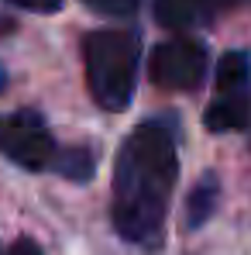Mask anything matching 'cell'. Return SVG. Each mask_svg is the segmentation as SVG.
<instances>
[{"label": "cell", "mask_w": 251, "mask_h": 255, "mask_svg": "<svg viewBox=\"0 0 251 255\" xmlns=\"http://www.w3.org/2000/svg\"><path fill=\"white\" fill-rule=\"evenodd\" d=\"M7 255H42V249L31 242V238H17L14 245H10V252Z\"/></svg>", "instance_id": "7c38bea8"}, {"label": "cell", "mask_w": 251, "mask_h": 255, "mask_svg": "<svg viewBox=\"0 0 251 255\" xmlns=\"http://www.w3.org/2000/svg\"><path fill=\"white\" fill-rule=\"evenodd\" d=\"M175 179H179L175 121L155 118L138 125L121 145L114 166L110 221L124 242L141 249H155L162 242Z\"/></svg>", "instance_id": "6da1fadb"}, {"label": "cell", "mask_w": 251, "mask_h": 255, "mask_svg": "<svg viewBox=\"0 0 251 255\" xmlns=\"http://www.w3.org/2000/svg\"><path fill=\"white\" fill-rule=\"evenodd\" d=\"M7 3H14L21 10H35V14H55L62 7V0H7Z\"/></svg>", "instance_id": "8fae6325"}, {"label": "cell", "mask_w": 251, "mask_h": 255, "mask_svg": "<svg viewBox=\"0 0 251 255\" xmlns=\"http://www.w3.org/2000/svg\"><path fill=\"white\" fill-rule=\"evenodd\" d=\"M3 83H7V73H3V69H0V90H3Z\"/></svg>", "instance_id": "5bb4252c"}, {"label": "cell", "mask_w": 251, "mask_h": 255, "mask_svg": "<svg viewBox=\"0 0 251 255\" xmlns=\"http://www.w3.org/2000/svg\"><path fill=\"white\" fill-rule=\"evenodd\" d=\"M55 166H59L62 176H69V179H86L93 172V155L86 148H66V152L55 155Z\"/></svg>", "instance_id": "9c48e42d"}, {"label": "cell", "mask_w": 251, "mask_h": 255, "mask_svg": "<svg viewBox=\"0 0 251 255\" xmlns=\"http://www.w3.org/2000/svg\"><path fill=\"white\" fill-rule=\"evenodd\" d=\"M0 155H7L28 172H42L55 166L59 148L42 114L14 111V114H0Z\"/></svg>", "instance_id": "3957f363"}, {"label": "cell", "mask_w": 251, "mask_h": 255, "mask_svg": "<svg viewBox=\"0 0 251 255\" xmlns=\"http://www.w3.org/2000/svg\"><path fill=\"white\" fill-rule=\"evenodd\" d=\"M86 7L100 10V14H110V17H121V14H131L138 0H83Z\"/></svg>", "instance_id": "30bf717a"}, {"label": "cell", "mask_w": 251, "mask_h": 255, "mask_svg": "<svg viewBox=\"0 0 251 255\" xmlns=\"http://www.w3.org/2000/svg\"><path fill=\"white\" fill-rule=\"evenodd\" d=\"M210 7H213V14L217 10H224V7H238V3H245V0H207Z\"/></svg>", "instance_id": "4fadbf2b"}, {"label": "cell", "mask_w": 251, "mask_h": 255, "mask_svg": "<svg viewBox=\"0 0 251 255\" xmlns=\"http://www.w3.org/2000/svg\"><path fill=\"white\" fill-rule=\"evenodd\" d=\"M155 17L172 31H186L200 21L213 17V7L207 0H155Z\"/></svg>", "instance_id": "8992f818"}, {"label": "cell", "mask_w": 251, "mask_h": 255, "mask_svg": "<svg viewBox=\"0 0 251 255\" xmlns=\"http://www.w3.org/2000/svg\"><path fill=\"white\" fill-rule=\"evenodd\" d=\"M227 90H248V55L245 52H227L217 66V93Z\"/></svg>", "instance_id": "52a82bcc"}, {"label": "cell", "mask_w": 251, "mask_h": 255, "mask_svg": "<svg viewBox=\"0 0 251 255\" xmlns=\"http://www.w3.org/2000/svg\"><path fill=\"white\" fill-rule=\"evenodd\" d=\"M213 207H217V176H207L203 183H196V190L189 197V228L207 224Z\"/></svg>", "instance_id": "ba28073f"}, {"label": "cell", "mask_w": 251, "mask_h": 255, "mask_svg": "<svg viewBox=\"0 0 251 255\" xmlns=\"http://www.w3.org/2000/svg\"><path fill=\"white\" fill-rule=\"evenodd\" d=\"M203 125L210 131H241L248 125V90H227L217 93L213 104L203 114Z\"/></svg>", "instance_id": "5b68a950"}, {"label": "cell", "mask_w": 251, "mask_h": 255, "mask_svg": "<svg viewBox=\"0 0 251 255\" xmlns=\"http://www.w3.org/2000/svg\"><path fill=\"white\" fill-rule=\"evenodd\" d=\"M86 86L103 111H124L134 97L141 38L127 28H100L83 38Z\"/></svg>", "instance_id": "7a4b0ae2"}, {"label": "cell", "mask_w": 251, "mask_h": 255, "mask_svg": "<svg viewBox=\"0 0 251 255\" xmlns=\"http://www.w3.org/2000/svg\"><path fill=\"white\" fill-rule=\"evenodd\" d=\"M148 76L159 90H196L207 76V45L196 38H168L155 45Z\"/></svg>", "instance_id": "277c9868"}]
</instances>
